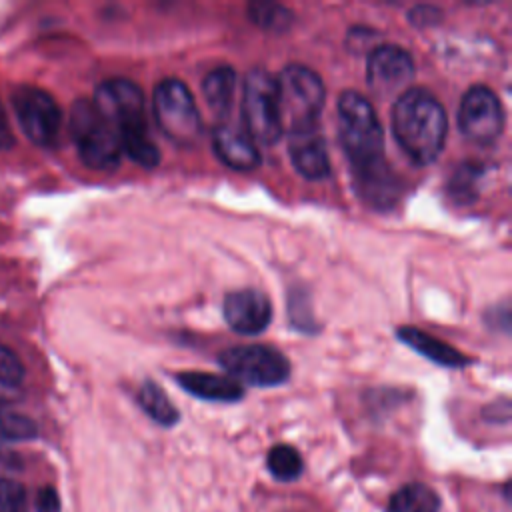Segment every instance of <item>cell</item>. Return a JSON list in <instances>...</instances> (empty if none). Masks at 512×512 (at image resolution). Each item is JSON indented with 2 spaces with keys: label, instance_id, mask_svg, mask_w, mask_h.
I'll return each mask as SVG.
<instances>
[{
  "label": "cell",
  "instance_id": "obj_13",
  "mask_svg": "<svg viewBox=\"0 0 512 512\" xmlns=\"http://www.w3.org/2000/svg\"><path fill=\"white\" fill-rule=\"evenodd\" d=\"M288 154L296 172L308 180H322L330 174L326 140L318 128L288 134Z\"/></svg>",
  "mask_w": 512,
  "mask_h": 512
},
{
  "label": "cell",
  "instance_id": "obj_7",
  "mask_svg": "<svg viewBox=\"0 0 512 512\" xmlns=\"http://www.w3.org/2000/svg\"><path fill=\"white\" fill-rule=\"evenodd\" d=\"M218 364L224 368L228 378L248 386H280L290 376L288 358L266 344H242L220 352Z\"/></svg>",
  "mask_w": 512,
  "mask_h": 512
},
{
  "label": "cell",
  "instance_id": "obj_27",
  "mask_svg": "<svg viewBox=\"0 0 512 512\" xmlns=\"http://www.w3.org/2000/svg\"><path fill=\"white\" fill-rule=\"evenodd\" d=\"M36 510L38 512H60V496L56 488L44 486L36 494Z\"/></svg>",
  "mask_w": 512,
  "mask_h": 512
},
{
  "label": "cell",
  "instance_id": "obj_17",
  "mask_svg": "<svg viewBox=\"0 0 512 512\" xmlns=\"http://www.w3.org/2000/svg\"><path fill=\"white\" fill-rule=\"evenodd\" d=\"M398 340H402L406 346H410L412 350H416L418 354L426 356L428 360L440 364V366H448V368H460L468 364V358L458 352L454 346H450L448 342H442L436 336H430L426 332H422L420 328L414 326H402L396 330Z\"/></svg>",
  "mask_w": 512,
  "mask_h": 512
},
{
  "label": "cell",
  "instance_id": "obj_1",
  "mask_svg": "<svg viewBox=\"0 0 512 512\" xmlns=\"http://www.w3.org/2000/svg\"><path fill=\"white\" fill-rule=\"evenodd\" d=\"M92 100L114 128L122 152L136 164L154 168L160 162V152L146 128L144 94L140 86L126 78H108L96 86Z\"/></svg>",
  "mask_w": 512,
  "mask_h": 512
},
{
  "label": "cell",
  "instance_id": "obj_22",
  "mask_svg": "<svg viewBox=\"0 0 512 512\" xmlns=\"http://www.w3.org/2000/svg\"><path fill=\"white\" fill-rule=\"evenodd\" d=\"M248 16L260 28L272 32H284L292 24V12L276 2H252L248 6Z\"/></svg>",
  "mask_w": 512,
  "mask_h": 512
},
{
  "label": "cell",
  "instance_id": "obj_24",
  "mask_svg": "<svg viewBox=\"0 0 512 512\" xmlns=\"http://www.w3.org/2000/svg\"><path fill=\"white\" fill-rule=\"evenodd\" d=\"M24 378V366L20 358L4 344H0V390L16 388Z\"/></svg>",
  "mask_w": 512,
  "mask_h": 512
},
{
  "label": "cell",
  "instance_id": "obj_20",
  "mask_svg": "<svg viewBox=\"0 0 512 512\" xmlns=\"http://www.w3.org/2000/svg\"><path fill=\"white\" fill-rule=\"evenodd\" d=\"M138 404L142 410L160 426H174L180 418L176 406L170 402L168 394L152 380L142 382L138 390Z\"/></svg>",
  "mask_w": 512,
  "mask_h": 512
},
{
  "label": "cell",
  "instance_id": "obj_8",
  "mask_svg": "<svg viewBox=\"0 0 512 512\" xmlns=\"http://www.w3.org/2000/svg\"><path fill=\"white\" fill-rule=\"evenodd\" d=\"M242 120L254 142L274 144L282 136L276 80L264 68H252L242 82Z\"/></svg>",
  "mask_w": 512,
  "mask_h": 512
},
{
  "label": "cell",
  "instance_id": "obj_29",
  "mask_svg": "<svg viewBox=\"0 0 512 512\" xmlns=\"http://www.w3.org/2000/svg\"><path fill=\"white\" fill-rule=\"evenodd\" d=\"M430 16H440V12L436 10V8H432V6H418V8H414L412 12H410V20L414 22V24H418V26H424V20H426V24H434L436 20H432Z\"/></svg>",
  "mask_w": 512,
  "mask_h": 512
},
{
  "label": "cell",
  "instance_id": "obj_16",
  "mask_svg": "<svg viewBox=\"0 0 512 512\" xmlns=\"http://www.w3.org/2000/svg\"><path fill=\"white\" fill-rule=\"evenodd\" d=\"M176 382L188 394L210 402H236L244 396V388L228 376L210 372H178Z\"/></svg>",
  "mask_w": 512,
  "mask_h": 512
},
{
  "label": "cell",
  "instance_id": "obj_26",
  "mask_svg": "<svg viewBox=\"0 0 512 512\" xmlns=\"http://www.w3.org/2000/svg\"><path fill=\"white\" fill-rule=\"evenodd\" d=\"M476 176H480V168L472 164H464L458 174H454L450 184V194L456 196L460 202H470L476 196V190L470 186Z\"/></svg>",
  "mask_w": 512,
  "mask_h": 512
},
{
  "label": "cell",
  "instance_id": "obj_11",
  "mask_svg": "<svg viewBox=\"0 0 512 512\" xmlns=\"http://www.w3.org/2000/svg\"><path fill=\"white\" fill-rule=\"evenodd\" d=\"M414 78V60L408 50L396 44L374 46L368 54L366 82L380 100H390L408 90Z\"/></svg>",
  "mask_w": 512,
  "mask_h": 512
},
{
  "label": "cell",
  "instance_id": "obj_3",
  "mask_svg": "<svg viewBox=\"0 0 512 512\" xmlns=\"http://www.w3.org/2000/svg\"><path fill=\"white\" fill-rule=\"evenodd\" d=\"M338 140L346 152L352 172L378 164L384 158V136L378 114L368 98L346 90L338 98Z\"/></svg>",
  "mask_w": 512,
  "mask_h": 512
},
{
  "label": "cell",
  "instance_id": "obj_21",
  "mask_svg": "<svg viewBox=\"0 0 512 512\" xmlns=\"http://www.w3.org/2000/svg\"><path fill=\"white\" fill-rule=\"evenodd\" d=\"M266 466H268V472L280 482H292L304 470L300 452L288 444H276L274 448H270L266 456Z\"/></svg>",
  "mask_w": 512,
  "mask_h": 512
},
{
  "label": "cell",
  "instance_id": "obj_5",
  "mask_svg": "<svg viewBox=\"0 0 512 512\" xmlns=\"http://www.w3.org/2000/svg\"><path fill=\"white\" fill-rule=\"evenodd\" d=\"M68 126L78 156L88 168L114 170L120 164V140L94 100L78 98L70 108Z\"/></svg>",
  "mask_w": 512,
  "mask_h": 512
},
{
  "label": "cell",
  "instance_id": "obj_28",
  "mask_svg": "<svg viewBox=\"0 0 512 512\" xmlns=\"http://www.w3.org/2000/svg\"><path fill=\"white\" fill-rule=\"evenodd\" d=\"M12 144H14V134H12V128L8 122L6 108L0 100V150H8V148H12Z\"/></svg>",
  "mask_w": 512,
  "mask_h": 512
},
{
  "label": "cell",
  "instance_id": "obj_6",
  "mask_svg": "<svg viewBox=\"0 0 512 512\" xmlns=\"http://www.w3.org/2000/svg\"><path fill=\"white\" fill-rule=\"evenodd\" d=\"M154 116L162 134L180 146H190L202 132V118L188 86L178 78H164L154 88Z\"/></svg>",
  "mask_w": 512,
  "mask_h": 512
},
{
  "label": "cell",
  "instance_id": "obj_12",
  "mask_svg": "<svg viewBox=\"0 0 512 512\" xmlns=\"http://www.w3.org/2000/svg\"><path fill=\"white\" fill-rule=\"evenodd\" d=\"M222 314L228 326L244 336H254L266 330L272 320V304L262 290L242 288L224 296Z\"/></svg>",
  "mask_w": 512,
  "mask_h": 512
},
{
  "label": "cell",
  "instance_id": "obj_18",
  "mask_svg": "<svg viewBox=\"0 0 512 512\" xmlns=\"http://www.w3.org/2000/svg\"><path fill=\"white\" fill-rule=\"evenodd\" d=\"M236 92V72L230 66H218L202 80V94L216 116H226Z\"/></svg>",
  "mask_w": 512,
  "mask_h": 512
},
{
  "label": "cell",
  "instance_id": "obj_4",
  "mask_svg": "<svg viewBox=\"0 0 512 512\" xmlns=\"http://www.w3.org/2000/svg\"><path fill=\"white\" fill-rule=\"evenodd\" d=\"M274 80L282 132L296 134L318 128L326 98L322 78L304 64H288Z\"/></svg>",
  "mask_w": 512,
  "mask_h": 512
},
{
  "label": "cell",
  "instance_id": "obj_2",
  "mask_svg": "<svg viewBox=\"0 0 512 512\" xmlns=\"http://www.w3.org/2000/svg\"><path fill=\"white\" fill-rule=\"evenodd\" d=\"M392 132L414 164H430L446 142L448 120L444 106L426 88H408L394 102Z\"/></svg>",
  "mask_w": 512,
  "mask_h": 512
},
{
  "label": "cell",
  "instance_id": "obj_14",
  "mask_svg": "<svg viewBox=\"0 0 512 512\" xmlns=\"http://www.w3.org/2000/svg\"><path fill=\"white\" fill-rule=\"evenodd\" d=\"M354 186L366 204L380 210L392 208L400 198V182L386 160L354 170Z\"/></svg>",
  "mask_w": 512,
  "mask_h": 512
},
{
  "label": "cell",
  "instance_id": "obj_25",
  "mask_svg": "<svg viewBox=\"0 0 512 512\" xmlns=\"http://www.w3.org/2000/svg\"><path fill=\"white\" fill-rule=\"evenodd\" d=\"M0 512H26V490L22 484L0 478Z\"/></svg>",
  "mask_w": 512,
  "mask_h": 512
},
{
  "label": "cell",
  "instance_id": "obj_19",
  "mask_svg": "<svg viewBox=\"0 0 512 512\" xmlns=\"http://www.w3.org/2000/svg\"><path fill=\"white\" fill-rule=\"evenodd\" d=\"M440 496L424 482L400 486L388 500L386 512H440Z\"/></svg>",
  "mask_w": 512,
  "mask_h": 512
},
{
  "label": "cell",
  "instance_id": "obj_10",
  "mask_svg": "<svg viewBox=\"0 0 512 512\" xmlns=\"http://www.w3.org/2000/svg\"><path fill=\"white\" fill-rule=\"evenodd\" d=\"M458 126L462 134L476 144H492L504 128V108L494 90L476 84L468 88L460 100Z\"/></svg>",
  "mask_w": 512,
  "mask_h": 512
},
{
  "label": "cell",
  "instance_id": "obj_30",
  "mask_svg": "<svg viewBox=\"0 0 512 512\" xmlns=\"http://www.w3.org/2000/svg\"><path fill=\"white\" fill-rule=\"evenodd\" d=\"M0 408H6V406H4V398H2V396H0Z\"/></svg>",
  "mask_w": 512,
  "mask_h": 512
},
{
  "label": "cell",
  "instance_id": "obj_23",
  "mask_svg": "<svg viewBox=\"0 0 512 512\" xmlns=\"http://www.w3.org/2000/svg\"><path fill=\"white\" fill-rule=\"evenodd\" d=\"M0 436L2 440H30L36 436V424L8 408H0Z\"/></svg>",
  "mask_w": 512,
  "mask_h": 512
},
{
  "label": "cell",
  "instance_id": "obj_15",
  "mask_svg": "<svg viewBox=\"0 0 512 512\" xmlns=\"http://www.w3.org/2000/svg\"><path fill=\"white\" fill-rule=\"evenodd\" d=\"M212 148L222 164L232 170H254L260 164V152L256 142L246 130L234 126H218L212 132Z\"/></svg>",
  "mask_w": 512,
  "mask_h": 512
},
{
  "label": "cell",
  "instance_id": "obj_9",
  "mask_svg": "<svg viewBox=\"0 0 512 512\" xmlns=\"http://www.w3.org/2000/svg\"><path fill=\"white\" fill-rule=\"evenodd\" d=\"M12 108L22 132L36 146H52L62 128V112L54 96L40 86L20 84L12 90Z\"/></svg>",
  "mask_w": 512,
  "mask_h": 512
},
{
  "label": "cell",
  "instance_id": "obj_31",
  "mask_svg": "<svg viewBox=\"0 0 512 512\" xmlns=\"http://www.w3.org/2000/svg\"><path fill=\"white\" fill-rule=\"evenodd\" d=\"M0 442H2V436H0Z\"/></svg>",
  "mask_w": 512,
  "mask_h": 512
}]
</instances>
